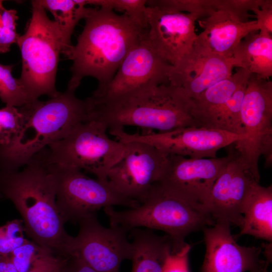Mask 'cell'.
I'll return each instance as SVG.
<instances>
[{
	"label": "cell",
	"mask_w": 272,
	"mask_h": 272,
	"mask_svg": "<svg viewBox=\"0 0 272 272\" xmlns=\"http://www.w3.org/2000/svg\"><path fill=\"white\" fill-rule=\"evenodd\" d=\"M46 148L15 171L0 172V200H11L22 217L24 231L39 245L56 256H71L74 238L65 230V222L56 202L53 175Z\"/></svg>",
	"instance_id": "cell-1"
},
{
	"label": "cell",
	"mask_w": 272,
	"mask_h": 272,
	"mask_svg": "<svg viewBox=\"0 0 272 272\" xmlns=\"http://www.w3.org/2000/svg\"><path fill=\"white\" fill-rule=\"evenodd\" d=\"M77 44L64 54L71 59L67 89L76 91L86 77L96 79V91L106 86L129 51L148 35V25L112 10L90 8Z\"/></svg>",
	"instance_id": "cell-2"
},
{
	"label": "cell",
	"mask_w": 272,
	"mask_h": 272,
	"mask_svg": "<svg viewBox=\"0 0 272 272\" xmlns=\"http://www.w3.org/2000/svg\"><path fill=\"white\" fill-rule=\"evenodd\" d=\"M87 99L89 119L101 122L108 129L134 126L165 132L201 127L190 114V99L169 83L148 86L108 100L91 97Z\"/></svg>",
	"instance_id": "cell-3"
},
{
	"label": "cell",
	"mask_w": 272,
	"mask_h": 272,
	"mask_svg": "<svg viewBox=\"0 0 272 272\" xmlns=\"http://www.w3.org/2000/svg\"><path fill=\"white\" fill-rule=\"evenodd\" d=\"M75 92L66 89L46 101L38 99L21 107L25 120L11 143L0 146V172L19 170L35 155L89 119L87 99L78 98Z\"/></svg>",
	"instance_id": "cell-4"
},
{
	"label": "cell",
	"mask_w": 272,
	"mask_h": 272,
	"mask_svg": "<svg viewBox=\"0 0 272 272\" xmlns=\"http://www.w3.org/2000/svg\"><path fill=\"white\" fill-rule=\"evenodd\" d=\"M110 226L122 227L129 232L144 228L164 232L170 238L171 252L179 250L190 233L213 226L215 221L208 214L156 182L145 201L138 207L116 211L113 207L103 209Z\"/></svg>",
	"instance_id": "cell-5"
},
{
	"label": "cell",
	"mask_w": 272,
	"mask_h": 272,
	"mask_svg": "<svg viewBox=\"0 0 272 272\" xmlns=\"http://www.w3.org/2000/svg\"><path fill=\"white\" fill-rule=\"evenodd\" d=\"M31 17L17 44L22 57L19 78L32 101L43 95H58L56 76L60 54L68 50L56 24L46 15L38 0L31 1Z\"/></svg>",
	"instance_id": "cell-6"
},
{
	"label": "cell",
	"mask_w": 272,
	"mask_h": 272,
	"mask_svg": "<svg viewBox=\"0 0 272 272\" xmlns=\"http://www.w3.org/2000/svg\"><path fill=\"white\" fill-rule=\"evenodd\" d=\"M107 126L88 119L47 147L48 164L77 169L106 180L107 172L122 156L125 144L113 140Z\"/></svg>",
	"instance_id": "cell-7"
},
{
	"label": "cell",
	"mask_w": 272,
	"mask_h": 272,
	"mask_svg": "<svg viewBox=\"0 0 272 272\" xmlns=\"http://www.w3.org/2000/svg\"><path fill=\"white\" fill-rule=\"evenodd\" d=\"M240 120L245 138L234 143L236 156L257 182L258 160L265 167L272 164V82L250 74L243 99Z\"/></svg>",
	"instance_id": "cell-8"
},
{
	"label": "cell",
	"mask_w": 272,
	"mask_h": 272,
	"mask_svg": "<svg viewBox=\"0 0 272 272\" xmlns=\"http://www.w3.org/2000/svg\"><path fill=\"white\" fill-rule=\"evenodd\" d=\"M56 190V202L64 221L76 223L101 208L133 209L140 204L118 192L106 180L88 177L77 169L48 164Z\"/></svg>",
	"instance_id": "cell-9"
},
{
	"label": "cell",
	"mask_w": 272,
	"mask_h": 272,
	"mask_svg": "<svg viewBox=\"0 0 272 272\" xmlns=\"http://www.w3.org/2000/svg\"><path fill=\"white\" fill-rule=\"evenodd\" d=\"M122 143L141 142L149 144L166 155L190 158H216L217 152L245 138L223 130L188 126L165 132L130 134L123 128L109 130Z\"/></svg>",
	"instance_id": "cell-10"
},
{
	"label": "cell",
	"mask_w": 272,
	"mask_h": 272,
	"mask_svg": "<svg viewBox=\"0 0 272 272\" xmlns=\"http://www.w3.org/2000/svg\"><path fill=\"white\" fill-rule=\"evenodd\" d=\"M125 144L123 153L107 173L106 180L118 192L140 204L164 173L168 155L141 142Z\"/></svg>",
	"instance_id": "cell-11"
},
{
	"label": "cell",
	"mask_w": 272,
	"mask_h": 272,
	"mask_svg": "<svg viewBox=\"0 0 272 272\" xmlns=\"http://www.w3.org/2000/svg\"><path fill=\"white\" fill-rule=\"evenodd\" d=\"M78 223L79 230L71 244V256L79 257L97 272H119L122 262L132 255L129 231L118 226H103L96 213Z\"/></svg>",
	"instance_id": "cell-12"
},
{
	"label": "cell",
	"mask_w": 272,
	"mask_h": 272,
	"mask_svg": "<svg viewBox=\"0 0 272 272\" xmlns=\"http://www.w3.org/2000/svg\"><path fill=\"white\" fill-rule=\"evenodd\" d=\"M172 67L155 51L147 35L127 54L109 84L95 90L91 97L106 100L148 86L169 83Z\"/></svg>",
	"instance_id": "cell-13"
},
{
	"label": "cell",
	"mask_w": 272,
	"mask_h": 272,
	"mask_svg": "<svg viewBox=\"0 0 272 272\" xmlns=\"http://www.w3.org/2000/svg\"><path fill=\"white\" fill-rule=\"evenodd\" d=\"M233 155L190 158L169 155L163 175L158 182L200 209L208 199L216 180Z\"/></svg>",
	"instance_id": "cell-14"
},
{
	"label": "cell",
	"mask_w": 272,
	"mask_h": 272,
	"mask_svg": "<svg viewBox=\"0 0 272 272\" xmlns=\"http://www.w3.org/2000/svg\"><path fill=\"white\" fill-rule=\"evenodd\" d=\"M230 225L218 220L202 230L206 252L201 272H260L269 263L259 258L261 248L238 244Z\"/></svg>",
	"instance_id": "cell-15"
},
{
	"label": "cell",
	"mask_w": 272,
	"mask_h": 272,
	"mask_svg": "<svg viewBox=\"0 0 272 272\" xmlns=\"http://www.w3.org/2000/svg\"><path fill=\"white\" fill-rule=\"evenodd\" d=\"M145 15L148 38L158 55L173 66L192 49L197 34L195 23L198 18L188 13L162 11L148 6Z\"/></svg>",
	"instance_id": "cell-16"
},
{
	"label": "cell",
	"mask_w": 272,
	"mask_h": 272,
	"mask_svg": "<svg viewBox=\"0 0 272 272\" xmlns=\"http://www.w3.org/2000/svg\"><path fill=\"white\" fill-rule=\"evenodd\" d=\"M234 65L231 58L210 52L196 40L191 50L175 66L169 83L194 99L209 88L232 75Z\"/></svg>",
	"instance_id": "cell-17"
},
{
	"label": "cell",
	"mask_w": 272,
	"mask_h": 272,
	"mask_svg": "<svg viewBox=\"0 0 272 272\" xmlns=\"http://www.w3.org/2000/svg\"><path fill=\"white\" fill-rule=\"evenodd\" d=\"M254 181H257L245 170L239 159L233 155L200 209L215 221L225 220L241 230L244 223L242 205Z\"/></svg>",
	"instance_id": "cell-18"
},
{
	"label": "cell",
	"mask_w": 272,
	"mask_h": 272,
	"mask_svg": "<svg viewBox=\"0 0 272 272\" xmlns=\"http://www.w3.org/2000/svg\"><path fill=\"white\" fill-rule=\"evenodd\" d=\"M250 74L238 68L236 72L190 99L192 117L201 127L224 129L239 111V99L235 93L247 83Z\"/></svg>",
	"instance_id": "cell-19"
},
{
	"label": "cell",
	"mask_w": 272,
	"mask_h": 272,
	"mask_svg": "<svg viewBox=\"0 0 272 272\" xmlns=\"http://www.w3.org/2000/svg\"><path fill=\"white\" fill-rule=\"evenodd\" d=\"M198 21L203 30L196 41L214 54L227 58H232L244 37L258 31L255 20L242 22L222 10Z\"/></svg>",
	"instance_id": "cell-20"
},
{
	"label": "cell",
	"mask_w": 272,
	"mask_h": 272,
	"mask_svg": "<svg viewBox=\"0 0 272 272\" xmlns=\"http://www.w3.org/2000/svg\"><path fill=\"white\" fill-rule=\"evenodd\" d=\"M244 223L236 239L242 235L272 241V185L265 187L254 181L242 207Z\"/></svg>",
	"instance_id": "cell-21"
},
{
	"label": "cell",
	"mask_w": 272,
	"mask_h": 272,
	"mask_svg": "<svg viewBox=\"0 0 272 272\" xmlns=\"http://www.w3.org/2000/svg\"><path fill=\"white\" fill-rule=\"evenodd\" d=\"M129 232L132 239L131 272H162L165 258L172 251L169 237L158 235L147 228H133Z\"/></svg>",
	"instance_id": "cell-22"
},
{
	"label": "cell",
	"mask_w": 272,
	"mask_h": 272,
	"mask_svg": "<svg viewBox=\"0 0 272 272\" xmlns=\"http://www.w3.org/2000/svg\"><path fill=\"white\" fill-rule=\"evenodd\" d=\"M234 67L263 80L272 76V35L252 32L240 42L232 57Z\"/></svg>",
	"instance_id": "cell-23"
},
{
	"label": "cell",
	"mask_w": 272,
	"mask_h": 272,
	"mask_svg": "<svg viewBox=\"0 0 272 272\" xmlns=\"http://www.w3.org/2000/svg\"><path fill=\"white\" fill-rule=\"evenodd\" d=\"M38 1L53 16V21L59 29L69 50L73 46L71 39L74 29L78 22L84 19L89 10V8L85 7V0Z\"/></svg>",
	"instance_id": "cell-24"
},
{
	"label": "cell",
	"mask_w": 272,
	"mask_h": 272,
	"mask_svg": "<svg viewBox=\"0 0 272 272\" xmlns=\"http://www.w3.org/2000/svg\"><path fill=\"white\" fill-rule=\"evenodd\" d=\"M13 67L0 63V98L6 105L19 108L32 101L19 78L13 77Z\"/></svg>",
	"instance_id": "cell-25"
},
{
	"label": "cell",
	"mask_w": 272,
	"mask_h": 272,
	"mask_svg": "<svg viewBox=\"0 0 272 272\" xmlns=\"http://www.w3.org/2000/svg\"><path fill=\"white\" fill-rule=\"evenodd\" d=\"M218 0H153L147 1V6L165 11L188 13L198 20L217 10Z\"/></svg>",
	"instance_id": "cell-26"
},
{
	"label": "cell",
	"mask_w": 272,
	"mask_h": 272,
	"mask_svg": "<svg viewBox=\"0 0 272 272\" xmlns=\"http://www.w3.org/2000/svg\"><path fill=\"white\" fill-rule=\"evenodd\" d=\"M25 120L21 107L6 105L0 109V146L9 144L21 130Z\"/></svg>",
	"instance_id": "cell-27"
},
{
	"label": "cell",
	"mask_w": 272,
	"mask_h": 272,
	"mask_svg": "<svg viewBox=\"0 0 272 272\" xmlns=\"http://www.w3.org/2000/svg\"><path fill=\"white\" fill-rule=\"evenodd\" d=\"M23 222L14 220L0 227V257L9 256L13 251L27 239L24 236Z\"/></svg>",
	"instance_id": "cell-28"
},
{
	"label": "cell",
	"mask_w": 272,
	"mask_h": 272,
	"mask_svg": "<svg viewBox=\"0 0 272 272\" xmlns=\"http://www.w3.org/2000/svg\"><path fill=\"white\" fill-rule=\"evenodd\" d=\"M17 12L14 9H7L0 0V53L10 50L11 46L17 43L19 36L16 31Z\"/></svg>",
	"instance_id": "cell-29"
},
{
	"label": "cell",
	"mask_w": 272,
	"mask_h": 272,
	"mask_svg": "<svg viewBox=\"0 0 272 272\" xmlns=\"http://www.w3.org/2000/svg\"><path fill=\"white\" fill-rule=\"evenodd\" d=\"M85 2L86 5L123 11L130 17L147 23L145 15L146 0H85Z\"/></svg>",
	"instance_id": "cell-30"
},
{
	"label": "cell",
	"mask_w": 272,
	"mask_h": 272,
	"mask_svg": "<svg viewBox=\"0 0 272 272\" xmlns=\"http://www.w3.org/2000/svg\"><path fill=\"white\" fill-rule=\"evenodd\" d=\"M47 251H49L34 241L27 240L14 250L10 257L18 272H27L34 261Z\"/></svg>",
	"instance_id": "cell-31"
},
{
	"label": "cell",
	"mask_w": 272,
	"mask_h": 272,
	"mask_svg": "<svg viewBox=\"0 0 272 272\" xmlns=\"http://www.w3.org/2000/svg\"><path fill=\"white\" fill-rule=\"evenodd\" d=\"M262 0H218L217 10L226 11L242 22L248 21V11L260 8Z\"/></svg>",
	"instance_id": "cell-32"
},
{
	"label": "cell",
	"mask_w": 272,
	"mask_h": 272,
	"mask_svg": "<svg viewBox=\"0 0 272 272\" xmlns=\"http://www.w3.org/2000/svg\"><path fill=\"white\" fill-rule=\"evenodd\" d=\"M191 246L186 243L176 252H170L166 256L162 272H190L188 257Z\"/></svg>",
	"instance_id": "cell-33"
},
{
	"label": "cell",
	"mask_w": 272,
	"mask_h": 272,
	"mask_svg": "<svg viewBox=\"0 0 272 272\" xmlns=\"http://www.w3.org/2000/svg\"><path fill=\"white\" fill-rule=\"evenodd\" d=\"M66 259L47 251L34 261L27 272H61Z\"/></svg>",
	"instance_id": "cell-34"
},
{
	"label": "cell",
	"mask_w": 272,
	"mask_h": 272,
	"mask_svg": "<svg viewBox=\"0 0 272 272\" xmlns=\"http://www.w3.org/2000/svg\"><path fill=\"white\" fill-rule=\"evenodd\" d=\"M252 12L255 14L259 32L272 35V1L263 0L260 8Z\"/></svg>",
	"instance_id": "cell-35"
},
{
	"label": "cell",
	"mask_w": 272,
	"mask_h": 272,
	"mask_svg": "<svg viewBox=\"0 0 272 272\" xmlns=\"http://www.w3.org/2000/svg\"><path fill=\"white\" fill-rule=\"evenodd\" d=\"M61 272H97L79 257L73 255L66 258Z\"/></svg>",
	"instance_id": "cell-36"
},
{
	"label": "cell",
	"mask_w": 272,
	"mask_h": 272,
	"mask_svg": "<svg viewBox=\"0 0 272 272\" xmlns=\"http://www.w3.org/2000/svg\"><path fill=\"white\" fill-rule=\"evenodd\" d=\"M0 272H18L10 256L0 257Z\"/></svg>",
	"instance_id": "cell-37"
},
{
	"label": "cell",
	"mask_w": 272,
	"mask_h": 272,
	"mask_svg": "<svg viewBox=\"0 0 272 272\" xmlns=\"http://www.w3.org/2000/svg\"><path fill=\"white\" fill-rule=\"evenodd\" d=\"M269 264V263H267L264 268L260 272H268L267 270V267Z\"/></svg>",
	"instance_id": "cell-38"
}]
</instances>
